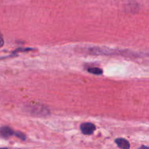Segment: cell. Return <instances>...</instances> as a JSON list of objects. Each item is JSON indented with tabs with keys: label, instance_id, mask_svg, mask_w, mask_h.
<instances>
[{
	"label": "cell",
	"instance_id": "6da1fadb",
	"mask_svg": "<svg viewBox=\"0 0 149 149\" xmlns=\"http://www.w3.org/2000/svg\"><path fill=\"white\" fill-rule=\"evenodd\" d=\"M80 130L84 135H90L95 132V130H96V127L94 124L87 122V123L81 124L80 126Z\"/></svg>",
	"mask_w": 149,
	"mask_h": 149
},
{
	"label": "cell",
	"instance_id": "7a4b0ae2",
	"mask_svg": "<svg viewBox=\"0 0 149 149\" xmlns=\"http://www.w3.org/2000/svg\"><path fill=\"white\" fill-rule=\"evenodd\" d=\"M15 135L13 130L7 126H3L0 127V135L4 138H8Z\"/></svg>",
	"mask_w": 149,
	"mask_h": 149
},
{
	"label": "cell",
	"instance_id": "3957f363",
	"mask_svg": "<svg viewBox=\"0 0 149 149\" xmlns=\"http://www.w3.org/2000/svg\"><path fill=\"white\" fill-rule=\"evenodd\" d=\"M115 142H116V145L120 148L129 149L130 147V143L126 139H124V138H118L115 141Z\"/></svg>",
	"mask_w": 149,
	"mask_h": 149
},
{
	"label": "cell",
	"instance_id": "277c9868",
	"mask_svg": "<svg viewBox=\"0 0 149 149\" xmlns=\"http://www.w3.org/2000/svg\"><path fill=\"white\" fill-rule=\"evenodd\" d=\"M88 71L90 73H91V74H96V75H101L103 74V70L99 68H97V67L89 68Z\"/></svg>",
	"mask_w": 149,
	"mask_h": 149
},
{
	"label": "cell",
	"instance_id": "5b68a950",
	"mask_svg": "<svg viewBox=\"0 0 149 149\" xmlns=\"http://www.w3.org/2000/svg\"><path fill=\"white\" fill-rule=\"evenodd\" d=\"M15 135L17 138H20V140H23V141H25L26 138V135L23 133V132H15Z\"/></svg>",
	"mask_w": 149,
	"mask_h": 149
},
{
	"label": "cell",
	"instance_id": "8992f818",
	"mask_svg": "<svg viewBox=\"0 0 149 149\" xmlns=\"http://www.w3.org/2000/svg\"><path fill=\"white\" fill-rule=\"evenodd\" d=\"M4 39H3V36L1 34V33H0V47H1L4 45Z\"/></svg>",
	"mask_w": 149,
	"mask_h": 149
}]
</instances>
